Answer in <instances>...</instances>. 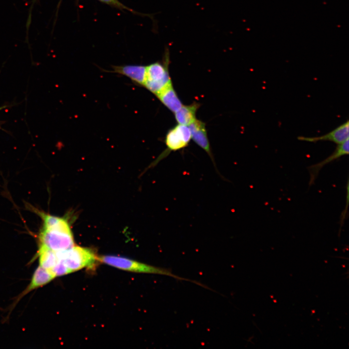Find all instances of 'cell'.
<instances>
[{
	"mask_svg": "<svg viewBox=\"0 0 349 349\" xmlns=\"http://www.w3.org/2000/svg\"><path fill=\"white\" fill-rule=\"evenodd\" d=\"M112 72L130 79L136 85L143 86L146 79V66L141 65H124L112 66Z\"/></svg>",
	"mask_w": 349,
	"mask_h": 349,
	"instance_id": "30bf717a",
	"label": "cell"
},
{
	"mask_svg": "<svg viewBox=\"0 0 349 349\" xmlns=\"http://www.w3.org/2000/svg\"><path fill=\"white\" fill-rule=\"evenodd\" d=\"M188 127L190 131L191 139L206 152L213 163L214 167L216 169V164L207 137L206 124L197 119Z\"/></svg>",
	"mask_w": 349,
	"mask_h": 349,
	"instance_id": "ba28073f",
	"label": "cell"
},
{
	"mask_svg": "<svg viewBox=\"0 0 349 349\" xmlns=\"http://www.w3.org/2000/svg\"><path fill=\"white\" fill-rule=\"evenodd\" d=\"M198 103L194 102L190 105L183 106L174 114V117L178 124L189 126L196 119V112L200 107Z\"/></svg>",
	"mask_w": 349,
	"mask_h": 349,
	"instance_id": "7c38bea8",
	"label": "cell"
},
{
	"mask_svg": "<svg viewBox=\"0 0 349 349\" xmlns=\"http://www.w3.org/2000/svg\"><path fill=\"white\" fill-rule=\"evenodd\" d=\"M349 139L341 143L338 144L335 150L331 155L321 161L307 167V169L310 175L309 181V187L314 184L316 179L318 177L319 172L325 165L337 159L342 156L349 154Z\"/></svg>",
	"mask_w": 349,
	"mask_h": 349,
	"instance_id": "8992f818",
	"label": "cell"
},
{
	"mask_svg": "<svg viewBox=\"0 0 349 349\" xmlns=\"http://www.w3.org/2000/svg\"><path fill=\"white\" fill-rule=\"evenodd\" d=\"M33 209L42 220L37 236L38 247L57 252L68 249L75 245L70 225L65 217Z\"/></svg>",
	"mask_w": 349,
	"mask_h": 349,
	"instance_id": "6da1fadb",
	"label": "cell"
},
{
	"mask_svg": "<svg viewBox=\"0 0 349 349\" xmlns=\"http://www.w3.org/2000/svg\"><path fill=\"white\" fill-rule=\"evenodd\" d=\"M7 107V106H1V107H0V111L1 110H2V109H4V108H6ZM0 129H1L0 126Z\"/></svg>",
	"mask_w": 349,
	"mask_h": 349,
	"instance_id": "5bb4252c",
	"label": "cell"
},
{
	"mask_svg": "<svg viewBox=\"0 0 349 349\" xmlns=\"http://www.w3.org/2000/svg\"><path fill=\"white\" fill-rule=\"evenodd\" d=\"M156 96L163 105L174 113L183 106L172 83L157 94Z\"/></svg>",
	"mask_w": 349,
	"mask_h": 349,
	"instance_id": "8fae6325",
	"label": "cell"
},
{
	"mask_svg": "<svg viewBox=\"0 0 349 349\" xmlns=\"http://www.w3.org/2000/svg\"><path fill=\"white\" fill-rule=\"evenodd\" d=\"M191 139V133L188 126L178 124L170 129L165 136L166 149L152 163L156 165L172 151H176L186 147Z\"/></svg>",
	"mask_w": 349,
	"mask_h": 349,
	"instance_id": "5b68a950",
	"label": "cell"
},
{
	"mask_svg": "<svg viewBox=\"0 0 349 349\" xmlns=\"http://www.w3.org/2000/svg\"><path fill=\"white\" fill-rule=\"evenodd\" d=\"M98 261L124 270L139 273L164 275L173 277L178 280L190 281L202 287L205 286L204 285L197 281L176 275L167 269L155 267L125 257L115 255H103L98 256Z\"/></svg>",
	"mask_w": 349,
	"mask_h": 349,
	"instance_id": "7a4b0ae2",
	"label": "cell"
},
{
	"mask_svg": "<svg viewBox=\"0 0 349 349\" xmlns=\"http://www.w3.org/2000/svg\"><path fill=\"white\" fill-rule=\"evenodd\" d=\"M169 53L166 49L162 62H157L146 66L143 87L155 95L172 84L169 72Z\"/></svg>",
	"mask_w": 349,
	"mask_h": 349,
	"instance_id": "277c9868",
	"label": "cell"
},
{
	"mask_svg": "<svg viewBox=\"0 0 349 349\" xmlns=\"http://www.w3.org/2000/svg\"><path fill=\"white\" fill-rule=\"evenodd\" d=\"M55 277L48 270L39 266L34 271L30 283L24 290L18 296L14 302V306L25 295L34 289L42 287L51 282Z\"/></svg>",
	"mask_w": 349,
	"mask_h": 349,
	"instance_id": "9c48e42d",
	"label": "cell"
},
{
	"mask_svg": "<svg viewBox=\"0 0 349 349\" xmlns=\"http://www.w3.org/2000/svg\"><path fill=\"white\" fill-rule=\"evenodd\" d=\"M349 120H347L326 134L310 137L300 136L298 137V139L300 141L312 143H316L319 141H330L336 144H340L349 139Z\"/></svg>",
	"mask_w": 349,
	"mask_h": 349,
	"instance_id": "52a82bcc",
	"label": "cell"
},
{
	"mask_svg": "<svg viewBox=\"0 0 349 349\" xmlns=\"http://www.w3.org/2000/svg\"><path fill=\"white\" fill-rule=\"evenodd\" d=\"M55 253L58 262L63 263L70 273L91 267L98 261V256L92 250L79 246L74 245L68 249Z\"/></svg>",
	"mask_w": 349,
	"mask_h": 349,
	"instance_id": "3957f363",
	"label": "cell"
},
{
	"mask_svg": "<svg viewBox=\"0 0 349 349\" xmlns=\"http://www.w3.org/2000/svg\"><path fill=\"white\" fill-rule=\"evenodd\" d=\"M102 2H104L106 4H107L108 5H110L111 6H112L113 7H116L117 8H118L121 10H128L130 12L134 13V14H138L137 12H136L135 11H133L132 9H130L129 8L126 6L125 5H124L123 3L120 2L118 0H98Z\"/></svg>",
	"mask_w": 349,
	"mask_h": 349,
	"instance_id": "4fadbf2b",
	"label": "cell"
}]
</instances>
